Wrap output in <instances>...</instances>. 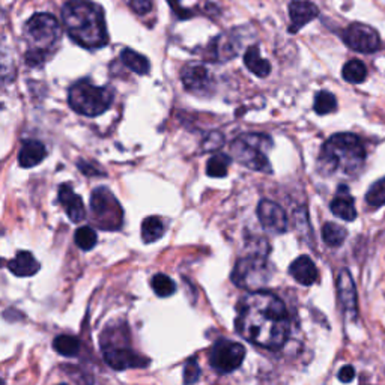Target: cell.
<instances>
[{
  "label": "cell",
  "instance_id": "11",
  "mask_svg": "<svg viewBox=\"0 0 385 385\" xmlns=\"http://www.w3.org/2000/svg\"><path fill=\"white\" fill-rule=\"evenodd\" d=\"M341 38L349 48L358 53H373L381 47L378 32L367 25L352 23L344 30Z\"/></svg>",
  "mask_w": 385,
  "mask_h": 385
},
{
  "label": "cell",
  "instance_id": "5",
  "mask_svg": "<svg viewBox=\"0 0 385 385\" xmlns=\"http://www.w3.org/2000/svg\"><path fill=\"white\" fill-rule=\"evenodd\" d=\"M104 361L115 370L142 369L149 365V360L137 354L130 348L128 328L122 325L107 327L100 337Z\"/></svg>",
  "mask_w": 385,
  "mask_h": 385
},
{
  "label": "cell",
  "instance_id": "28",
  "mask_svg": "<svg viewBox=\"0 0 385 385\" xmlns=\"http://www.w3.org/2000/svg\"><path fill=\"white\" fill-rule=\"evenodd\" d=\"M232 163V158L224 155V154H217L208 159L207 163V175L211 178H224L228 175V169Z\"/></svg>",
  "mask_w": 385,
  "mask_h": 385
},
{
  "label": "cell",
  "instance_id": "33",
  "mask_svg": "<svg viewBox=\"0 0 385 385\" xmlns=\"http://www.w3.org/2000/svg\"><path fill=\"white\" fill-rule=\"evenodd\" d=\"M200 377V367L195 360H190L185 367H184V382L185 384H192L196 382Z\"/></svg>",
  "mask_w": 385,
  "mask_h": 385
},
{
  "label": "cell",
  "instance_id": "20",
  "mask_svg": "<svg viewBox=\"0 0 385 385\" xmlns=\"http://www.w3.org/2000/svg\"><path fill=\"white\" fill-rule=\"evenodd\" d=\"M8 270L17 277H32L39 271V262L30 252H18L15 258L8 262Z\"/></svg>",
  "mask_w": 385,
  "mask_h": 385
},
{
  "label": "cell",
  "instance_id": "4",
  "mask_svg": "<svg viewBox=\"0 0 385 385\" xmlns=\"http://www.w3.org/2000/svg\"><path fill=\"white\" fill-rule=\"evenodd\" d=\"M59 38L60 26L55 15L41 13L29 18L25 26L27 65L41 67L55 51Z\"/></svg>",
  "mask_w": 385,
  "mask_h": 385
},
{
  "label": "cell",
  "instance_id": "16",
  "mask_svg": "<svg viewBox=\"0 0 385 385\" xmlns=\"http://www.w3.org/2000/svg\"><path fill=\"white\" fill-rule=\"evenodd\" d=\"M59 202L62 203L63 209H65L67 216L72 223H80L86 217V209H84V203L80 196L74 192L72 187L68 184H63L59 187Z\"/></svg>",
  "mask_w": 385,
  "mask_h": 385
},
{
  "label": "cell",
  "instance_id": "12",
  "mask_svg": "<svg viewBox=\"0 0 385 385\" xmlns=\"http://www.w3.org/2000/svg\"><path fill=\"white\" fill-rule=\"evenodd\" d=\"M258 217L265 230L271 233H285L287 230V217L282 207L271 200H262L258 205Z\"/></svg>",
  "mask_w": 385,
  "mask_h": 385
},
{
  "label": "cell",
  "instance_id": "18",
  "mask_svg": "<svg viewBox=\"0 0 385 385\" xmlns=\"http://www.w3.org/2000/svg\"><path fill=\"white\" fill-rule=\"evenodd\" d=\"M331 212L336 217L345 221H354L357 218V211L354 207V197L351 196L349 188L346 185H340L337 190V195L331 202Z\"/></svg>",
  "mask_w": 385,
  "mask_h": 385
},
{
  "label": "cell",
  "instance_id": "3",
  "mask_svg": "<svg viewBox=\"0 0 385 385\" xmlns=\"http://www.w3.org/2000/svg\"><path fill=\"white\" fill-rule=\"evenodd\" d=\"M366 149L361 138L351 133L331 136L318 158V170L328 176L336 172L355 175L365 164Z\"/></svg>",
  "mask_w": 385,
  "mask_h": 385
},
{
  "label": "cell",
  "instance_id": "34",
  "mask_svg": "<svg viewBox=\"0 0 385 385\" xmlns=\"http://www.w3.org/2000/svg\"><path fill=\"white\" fill-rule=\"evenodd\" d=\"M130 5L136 14L146 15L148 13H151L152 0H130Z\"/></svg>",
  "mask_w": 385,
  "mask_h": 385
},
{
  "label": "cell",
  "instance_id": "35",
  "mask_svg": "<svg viewBox=\"0 0 385 385\" xmlns=\"http://www.w3.org/2000/svg\"><path fill=\"white\" fill-rule=\"evenodd\" d=\"M354 378H355V370H354V367H352V366H344V367L340 369L339 379L341 382L346 384V382H351Z\"/></svg>",
  "mask_w": 385,
  "mask_h": 385
},
{
  "label": "cell",
  "instance_id": "10",
  "mask_svg": "<svg viewBox=\"0 0 385 385\" xmlns=\"http://www.w3.org/2000/svg\"><path fill=\"white\" fill-rule=\"evenodd\" d=\"M244 358L245 348L241 344L221 339L212 346L209 363L212 369L218 373H230L242 365Z\"/></svg>",
  "mask_w": 385,
  "mask_h": 385
},
{
  "label": "cell",
  "instance_id": "13",
  "mask_svg": "<svg viewBox=\"0 0 385 385\" xmlns=\"http://www.w3.org/2000/svg\"><path fill=\"white\" fill-rule=\"evenodd\" d=\"M337 292L341 308L348 318L357 319L358 316V301H357V291L354 280H352L351 273L344 270L337 279Z\"/></svg>",
  "mask_w": 385,
  "mask_h": 385
},
{
  "label": "cell",
  "instance_id": "30",
  "mask_svg": "<svg viewBox=\"0 0 385 385\" xmlns=\"http://www.w3.org/2000/svg\"><path fill=\"white\" fill-rule=\"evenodd\" d=\"M151 285L154 292L162 298H167L176 292V283L166 274H155L152 277Z\"/></svg>",
  "mask_w": 385,
  "mask_h": 385
},
{
  "label": "cell",
  "instance_id": "25",
  "mask_svg": "<svg viewBox=\"0 0 385 385\" xmlns=\"http://www.w3.org/2000/svg\"><path fill=\"white\" fill-rule=\"evenodd\" d=\"M53 349L63 357H76L81 349V341L74 336L62 334L53 340Z\"/></svg>",
  "mask_w": 385,
  "mask_h": 385
},
{
  "label": "cell",
  "instance_id": "24",
  "mask_svg": "<svg viewBox=\"0 0 385 385\" xmlns=\"http://www.w3.org/2000/svg\"><path fill=\"white\" fill-rule=\"evenodd\" d=\"M164 232H166V224L162 218L157 216L148 217L142 223V240L146 244L158 241L163 237Z\"/></svg>",
  "mask_w": 385,
  "mask_h": 385
},
{
  "label": "cell",
  "instance_id": "29",
  "mask_svg": "<svg viewBox=\"0 0 385 385\" xmlns=\"http://www.w3.org/2000/svg\"><path fill=\"white\" fill-rule=\"evenodd\" d=\"M313 109L318 115H328L337 110V100L336 96L328 91H320L315 95Z\"/></svg>",
  "mask_w": 385,
  "mask_h": 385
},
{
  "label": "cell",
  "instance_id": "15",
  "mask_svg": "<svg viewBox=\"0 0 385 385\" xmlns=\"http://www.w3.org/2000/svg\"><path fill=\"white\" fill-rule=\"evenodd\" d=\"M319 15V9L307 0H294L289 5V17H291V34H296V32L304 27L310 21H313Z\"/></svg>",
  "mask_w": 385,
  "mask_h": 385
},
{
  "label": "cell",
  "instance_id": "26",
  "mask_svg": "<svg viewBox=\"0 0 385 385\" xmlns=\"http://www.w3.org/2000/svg\"><path fill=\"white\" fill-rule=\"evenodd\" d=\"M341 77H344L348 83H363L367 77V68L365 63L360 59H351L345 63L344 70H341Z\"/></svg>",
  "mask_w": 385,
  "mask_h": 385
},
{
  "label": "cell",
  "instance_id": "9",
  "mask_svg": "<svg viewBox=\"0 0 385 385\" xmlns=\"http://www.w3.org/2000/svg\"><path fill=\"white\" fill-rule=\"evenodd\" d=\"M270 280V266L266 253H253L240 259L232 271V282L238 287L259 291Z\"/></svg>",
  "mask_w": 385,
  "mask_h": 385
},
{
  "label": "cell",
  "instance_id": "8",
  "mask_svg": "<svg viewBox=\"0 0 385 385\" xmlns=\"http://www.w3.org/2000/svg\"><path fill=\"white\" fill-rule=\"evenodd\" d=\"M91 220L96 228L103 230H117L122 228V207L109 188L98 187L92 191Z\"/></svg>",
  "mask_w": 385,
  "mask_h": 385
},
{
  "label": "cell",
  "instance_id": "36",
  "mask_svg": "<svg viewBox=\"0 0 385 385\" xmlns=\"http://www.w3.org/2000/svg\"><path fill=\"white\" fill-rule=\"evenodd\" d=\"M167 2L170 4V6H172L174 9V13L179 17V20H185V18H190L191 17V13H188V11L183 9L179 5L178 0H167Z\"/></svg>",
  "mask_w": 385,
  "mask_h": 385
},
{
  "label": "cell",
  "instance_id": "31",
  "mask_svg": "<svg viewBox=\"0 0 385 385\" xmlns=\"http://www.w3.org/2000/svg\"><path fill=\"white\" fill-rule=\"evenodd\" d=\"M74 240H76L77 247L83 252H89L96 245V232L91 226H81L76 230L74 235Z\"/></svg>",
  "mask_w": 385,
  "mask_h": 385
},
{
  "label": "cell",
  "instance_id": "23",
  "mask_svg": "<svg viewBox=\"0 0 385 385\" xmlns=\"http://www.w3.org/2000/svg\"><path fill=\"white\" fill-rule=\"evenodd\" d=\"M121 60L124 62V65L126 68H130L131 71L138 74V76H145V74H148L149 70H151L149 60L143 55H141V53H137L131 48L122 50Z\"/></svg>",
  "mask_w": 385,
  "mask_h": 385
},
{
  "label": "cell",
  "instance_id": "17",
  "mask_svg": "<svg viewBox=\"0 0 385 385\" xmlns=\"http://www.w3.org/2000/svg\"><path fill=\"white\" fill-rule=\"evenodd\" d=\"M289 274L303 286H312L316 283L319 273L315 262L308 258V256H299L291 266H289Z\"/></svg>",
  "mask_w": 385,
  "mask_h": 385
},
{
  "label": "cell",
  "instance_id": "2",
  "mask_svg": "<svg viewBox=\"0 0 385 385\" xmlns=\"http://www.w3.org/2000/svg\"><path fill=\"white\" fill-rule=\"evenodd\" d=\"M62 23L79 46L95 50L109 42L104 13L91 0H71L62 9Z\"/></svg>",
  "mask_w": 385,
  "mask_h": 385
},
{
  "label": "cell",
  "instance_id": "7",
  "mask_svg": "<svg viewBox=\"0 0 385 385\" xmlns=\"http://www.w3.org/2000/svg\"><path fill=\"white\" fill-rule=\"evenodd\" d=\"M271 145V138L265 134H244L232 143L230 151L242 166L256 172L271 174V164L266 158V151Z\"/></svg>",
  "mask_w": 385,
  "mask_h": 385
},
{
  "label": "cell",
  "instance_id": "19",
  "mask_svg": "<svg viewBox=\"0 0 385 385\" xmlns=\"http://www.w3.org/2000/svg\"><path fill=\"white\" fill-rule=\"evenodd\" d=\"M47 155V149L39 141H34V138H27L21 145V149L18 152V164L23 169L35 167L39 163L44 162Z\"/></svg>",
  "mask_w": 385,
  "mask_h": 385
},
{
  "label": "cell",
  "instance_id": "14",
  "mask_svg": "<svg viewBox=\"0 0 385 385\" xmlns=\"http://www.w3.org/2000/svg\"><path fill=\"white\" fill-rule=\"evenodd\" d=\"M184 88L192 93H202L209 89L211 77L208 70L200 63H188L181 72Z\"/></svg>",
  "mask_w": 385,
  "mask_h": 385
},
{
  "label": "cell",
  "instance_id": "27",
  "mask_svg": "<svg viewBox=\"0 0 385 385\" xmlns=\"http://www.w3.org/2000/svg\"><path fill=\"white\" fill-rule=\"evenodd\" d=\"M348 237L346 229H344L340 224L336 223H325L322 226V240L328 245V247H339L345 242Z\"/></svg>",
  "mask_w": 385,
  "mask_h": 385
},
{
  "label": "cell",
  "instance_id": "32",
  "mask_svg": "<svg viewBox=\"0 0 385 385\" xmlns=\"http://www.w3.org/2000/svg\"><path fill=\"white\" fill-rule=\"evenodd\" d=\"M366 202L373 208L385 205V178L377 181V183L369 188L366 195Z\"/></svg>",
  "mask_w": 385,
  "mask_h": 385
},
{
  "label": "cell",
  "instance_id": "6",
  "mask_svg": "<svg viewBox=\"0 0 385 385\" xmlns=\"http://www.w3.org/2000/svg\"><path fill=\"white\" fill-rule=\"evenodd\" d=\"M113 91L110 88L95 86V84L83 79L74 83L68 92V104L71 109L83 116H100L110 109L113 104Z\"/></svg>",
  "mask_w": 385,
  "mask_h": 385
},
{
  "label": "cell",
  "instance_id": "22",
  "mask_svg": "<svg viewBox=\"0 0 385 385\" xmlns=\"http://www.w3.org/2000/svg\"><path fill=\"white\" fill-rule=\"evenodd\" d=\"M244 63H245V67L249 68V71L254 74V76L262 77V79L270 76L271 65L268 60L261 56V51H259L258 46H252L250 48H247V51H245V55H244Z\"/></svg>",
  "mask_w": 385,
  "mask_h": 385
},
{
  "label": "cell",
  "instance_id": "21",
  "mask_svg": "<svg viewBox=\"0 0 385 385\" xmlns=\"http://www.w3.org/2000/svg\"><path fill=\"white\" fill-rule=\"evenodd\" d=\"M233 56H237V47L233 46V41L228 37L220 35L209 44V60L228 62Z\"/></svg>",
  "mask_w": 385,
  "mask_h": 385
},
{
  "label": "cell",
  "instance_id": "1",
  "mask_svg": "<svg viewBox=\"0 0 385 385\" xmlns=\"http://www.w3.org/2000/svg\"><path fill=\"white\" fill-rule=\"evenodd\" d=\"M237 328L250 344L277 351L286 344L291 320L279 296L266 291H253L240 304Z\"/></svg>",
  "mask_w": 385,
  "mask_h": 385
}]
</instances>
